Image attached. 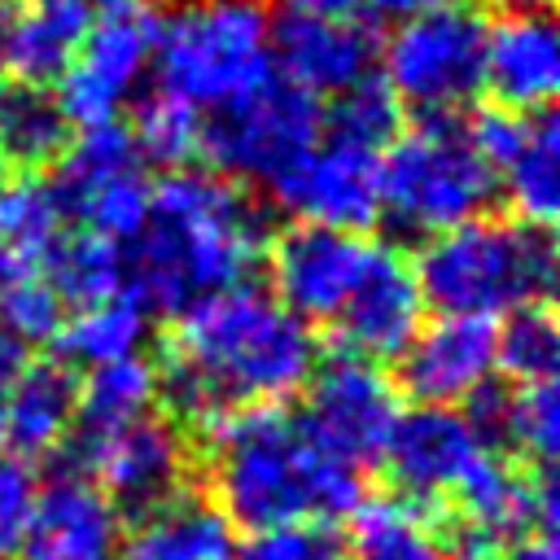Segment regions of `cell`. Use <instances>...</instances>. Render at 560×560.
Instances as JSON below:
<instances>
[{"label":"cell","instance_id":"cell-22","mask_svg":"<svg viewBox=\"0 0 560 560\" xmlns=\"http://www.w3.org/2000/svg\"><path fill=\"white\" fill-rule=\"evenodd\" d=\"M74 398H79V381L70 372V363L61 359H26L9 407H4V424H0V442L18 455H48L70 438L74 424Z\"/></svg>","mask_w":560,"mask_h":560},{"label":"cell","instance_id":"cell-32","mask_svg":"<svg viewBox=\"0 0 560 560\" xmlns=\"http://www.w3.org/2000/svg\"><path fill=\"white\" fill-rule=\"evenodd\" d=\"M494 363L512 381H542L556 376L560 363V328L547 302H529L508 311V324L494 328Z\"/></svg>","mask_w":560,"mask_h":560},{"label":"cell","instance_id":"cell-11","mask_svg":"<svg viewBox=\"0 0 560 560\" xmlns=\"http://www.w3.org/2000/svg\"><path fill=\"white\" fill-rule=\"evenodd\" d=\"M158 26V0H101L92 9V22L70 66L57 74V105L70 127L109 122L127 109V101L136 96L140 79L153 66Z\"/></svg>","mask_w":560,"mask_h":560},{"label":"cell","instance_id":"cell-14","mask_svg":"<svg viewBox=\"0 0 560 560\" xmlns=\"http://www.w3.org/2000/svg\"><path fill=\"white\" fill-rule=\"evenodd\" d=\"M271 293L306 324H332L346 298L354 293L372 241L350 228L328 223H293L276 241H267Z\"/></svg>","mask_w":560,"mask_h":560},{"label":"cell","instance_id":"cell-40","mask_svg":"<svg viewBox=\"0 0 560 560\" xmlns=\"http://www.w3.org/2000/svg\"><path fill=\"white\" fill-rule=\"evenodd\" d=\"M503 560H560V547H556V529H529L525 538H516L508 547Z\"/></svg>","mask_w":560,"mask_h":560},{"label":"cell","instance_id":"cell-12","mask_svg":"<svg viewBox=\"0 0 560 560\" xmlns=\"http://www.w3.org/2000/svg\"><path fill=\"white\" fill-rule=\"evenodd\" d=\"M306 407L302 424L306 433L346 464H372L385 451V438L398 420V385L381 368V359L341 350L332 359H315L306 376Z\"/></svg>","mask_w":560,"mask_h":560},{"label":"cell","instance_id":"cell-16","mask_svg":"<svg viewBox=\"0 0 560 560\" xmlns=\"http://www.w3.org/2000/svg\"><path fill=\"white\" fill-rule=\"evenodd\" d=\"M74 464L92 472V481L114 499V508H127L136 516L179 499L192 468L184 433L158 416H140L127 429L101 438L96 446L79 451Z\"/></svg>","mask_w":560,"mask_h":560},{"label":"cell","instance_id":"cell-20","mask_svg":"<svg viewBox=\"0 0 560 560\" xmlns=\"http://www.w3.org/2000/svg\"><path fill=\"white\" fill-rule=\"evenodd\" d=\"M376 35L359 18H302L284 13L271 26V61L280 74L311 96H337L372 74L376 66Z\"/></svg>","mask_w":560,"mask_h":560},{"label":"cell","instance_id":"cell-8","mask_svg":"<svg viewBox=\"0 0 560 560\" xmlns=\"http://www.w3.org/2000/svg\"><path fill=\"white\" fill-rule=\"evenodd\" d=\"M319 96L271 70L262 83L201 118V153L210 158V171L228 179L271 184L289 162H298L319 140Z\"/></svg>","mask_w":560,"mask_h":560},{"label":"cell","instance_id":"cell-13","mask_svg":"<svg viewBox=\"0 0 560 560\" xmlns=\"http://www.w3.org/2000/svg\"><path fill=\"white\" fill-rule=\"evenodd\" d=\"M267 188L302 223L359 232L381 214V149L319 131V140Z\"/></svg>","mask_w":560,"mask_h":560},{"label":"cell","instance_id":"cell-43","mask_svg":"<svg viewBox=\"0 0 560 560\" xmlns=\"http://www.w3.org/2000/svg\"><path fill=\"white\" fill-rule=\"evenodd\" d=\"M18 271V258H13V249L4 245V236H0V289H4V280Z\"/></svg>","mask_w":560,"mask_h":560},{"label":"cell","instance_id":"cell-28","mask_svg":"<svg viewBox=\"0 0 560 560\" xmlns=\"http://www.w3.org/2000/svg\"><path fill=\"white\" fill-rule=\"evenodd\" d=\"M346 560H446L438 525L420 512V503L389 494L363 499L350 512Z\"/></svg>","mask_w":560,"mask_h":560},{"label":"cell","instance_id":"cell-34","mask_svg":"<svg viewBox=\"0 0 560 560\" xmlns=\"http://www.w3.org/2000/svg\"><path fill=\"white\" fill-rule=\"evenodd\" d=\"M144 162H162V166H188L201 153V114L184 101H171L162 92H153L131 127Z\"/></svg>","mask_w":560,"mask_h":560},{"label":"cell","instance_id":"cell-6","mask_svg":"<svg viewBox=\"0 0 560 560\" xmlns=\"http://www.w3.org/2000/svg\"><path fill=\"white\" fill-rule=\"evenodd\" d=\"M494 192V166L455 114H424V122L398 131L381 153V214L398 232L433 236L468 223L486 214Z\"/></svg>","mask_w":560,"mask_h":560},{"label":"cell","instance_id":"cell-41","mask_svg":"<svg viewBox=\"0 0 560 560\" xmlns=\"http://www.w3.org/2000/svg\"><path fill=\"white\" fill-rule=\"evenodd\" d=\"M433 4H442V0H368V9H376V13H381V18H389V22L416 18V13L433 9Z\"/></svg>","mask_w":560,"mask_h":560},{"label":"cell","instance_id":"cell-9","mask_svg":"<svg viewBox=\"0 0 560 560\" xmlns=\"http://www.w3.org/2000/svg\"><path fill=\"white\" fill-rule=\"evenodd\" d=\"M451 516L438 521L446 560H503L529 529H556L551 464H512L486 451L451 494Z\"/></svg>","mask_w":560,"mask_h":560},{"label":"cell","instance_id":"cell-26","mask_svg":"<svg viewBox=\"0 0 560 560\" xmlns=\"http://www.w3.org/2000/svg\"><path fill=\"white\" fill-rule=\"evenodd\" d=\"M92 9H96L92 0H18L4 70H13L22 83L57 79L70 66L92 22Z\"/></svg>","mask_w":560,"mask_h":560},{"label":"cell","instance_id":"cell-27","mask_svg":"<svg viewBox=\"0 0 560 560\" xmlns=\"http://www.w3.org/2000/svg\"><path fill=\"white\" fill-rule=\"evenodd\" d=\"M144 337H149V306L131 289H122V293L74 306L70 319H61L52 341L61 346V363L96 368V363L140 354Z\"/></svg>","mask_w":560,"mask_h":560},{"label":"cell","instance_id":"cell-5","mask_svg":"<svg viewBox=\"0 0 560 560\" xmlns=\"http://www.w3.org/2000/svg\"><path fill=\"white\" fill-rule=\"evenodd\" d=\"M149 70L162 96L219 109L276 70L271 18L258 0H184L162 13Z\"/></svg>","mask_w":560,"mask_h":560},{"label":"cell","instance_id":"cell-25","mask_svg":"<svg viewBox=\"0 0 560 560\" xmlns=\"http://www.w3.org/2000/svg\"><path fill=\"white\" fill-rule=\"evenodd\" d=\"M499 188L508 192L516 219L551 228L560 210V127L551 109L521 114V131L512 149L494 166Z\"/></svg>","mask_w":560,"mask_h":560},{"label":"cell","instance_id":"cell-1","mask_svg":"<svg viewBox=\"0 0 560 560\" xmlns=\"http://www.w3.org/2000/svg\"><path fill=\"white\" fill-rule=\"evenodd\" d=\"M153 368L158 398L206 433L228 411L298 394L315 368V337L276 293L241 280L184 306Z\"/></svg>","mask_w":560,"mask_h":560},{"label":"cell","instance_id":"cell-33","mask_svg":"<svg viewBox=\"0 0 560 560\" xmlns=\"http://www.w3.org/2000/svg\"><path fill=\"white\" fill-rule=\"evenodd\" d=\"M398 127H402V105L389 92V83L376 79V74H368L354 88L337 92L332 96V109L324 114V131L346 136V140L368 144V149H381V153L398 136Z\"/></svg>","mask_w":560,"mask_h":560},{"label":"cell","instance_id":"cell-35","mask_svg":"<svg viewBox=\"0 0 560 560\" xmlns=\"http://www.w3.org/2000/svg\"><path fill=\"white\" fill-rule=\"evenodd\" d=\"M61 319H66V302L48 284L44 271H13L4 280V289H0V324L22 346L52 341L57 328H61Z\"/></svg>","mask_w":560,"mask_h":560},{"label":"cell","instance_id":"cell-36","mask_svg":"<svg viewBox=\"0 0 560 560\" xmlns=\"http://www.w3.org/2000/svg\"><path fill=\"white\" fill-rule=\"evenodd\" d=\"M241 560H346V542L328 521H289L254 529Z\"/></svg>","mask_w":560,"mask_h":560},{"label":"cell","instance_id":"cell-4","mask_svg":"<svg viewBox=\"0 0 560 560\" xmlns=\"http://www.w3.org/2000/svg\"><path fill=\"white\" fill-rule=\"evenodd\" d=\"M416 280L424 302L446 315H508L529 302H547L556 289L551 228L525 219H468L424 236L416 254Z\"/></svg>","mask_w":560,"mask_h":560},{"label":"cell","instance_id":"cell-21","mask_svg":"<svg viewBox=\"0 0 560 560\" xmlns=\"http://www.w3.org/2000/svg\"><path fill=\"white\" fill-rule=\"evenodd\" d=\"M118 542L114 499L83 472H61L39 486L35 521L22 542L26 560H109Z\"/></svg>","mask_w":560,"mask_h":560},{"label":"cell","instance_id":"cell-29","mask_svg":"<svg viewBox=\"0 0 560 560\" xmlns=\"http://www.w3.org/2000/svg\"><path fill=\"white\" fill-rule=\"evenodd\" d=\"M70 140V122L39 83H0V162L4 171H39L57 162Z\"/></svg>","mask_w":560,"mask_h":560},{"label":"cell","instance_id":"cell-37","mask_svg":"<svg viewBox=\"0 0 560 560\" xmlns=\"http://www.w3.org/2000/svg\"><path fill=\"white\" fill-rule=\"evenodd\" d=\"M39 503V472L26 455L0 446V560L18 556Z\"/></svg>","mask_w":560,"mask_h":560},{"label":"cell","instance_id":"cell-3","mask_svg":"<svg viewBox=\"0 0 560 560\" xmlns=\"http://www.w3.org/2000/svg\"><path fill=\"white\" fill-rule=\"evenodd\" d=\"M219 512L241 529L346 521L363 503L359 468L328 455L280 402L228 411L206 433Z\"/></svg>","mask_w":560,"mask_h":560},{"label":"cell","instance_id":"cell-23","mask_svg":"<svg viewBox=\"0 0 560 560\" xmlns=\"http://www.w3.org/2000/svg\"><path fill=\"white\" fill-rule=\"evenodd\" d=\"M122 560H241V538L219 503L179 494L140 516L122 542Z\"/></svg>","mask_w":560,"mask_h":560},{"label":"cell","instance_id":"cell-10","mask_svg":"<svg viewBox=\"0 0 560 560\" xmlns=\"http://www.w3.org/2000/svg\"><path fill=\"white\" fill-rule=\"evenodd\" d=\"M52 188L74 228H88L118 245H131L149 219L153 179L131 127H122L118 118L79 127V136L66 140V149L57 153Z\"/></svg>","mask_w":560,"mask_h":560},{"label":"cell","instance_id":"cell-24","mask_svg":"<svg viewBox=\"0 0 560 560\" xmlns=\"http://www.w3.org/2000/svg\"><path fill=\"white\" fill-rule=\"evenodd\" d=\"M153 402H158V368L149 359L127 354V359L88 368V381L79 385V398H74V424H70L74 455L127 429L131 420L149 416Z\"/></svg>","mask_w":560,"mask_h":560},{"label":"cell","instance_id":"cell-18","mask_svg":"<svg viewBox=\"0 0 560 560\" xmlns=\"http://www.w3.org/2000/svg\"><path fill=\"white\" fill-rule=\"evenodd\" d=\"M402 389L416 402H442L459 407L468 402L490 376L494 363V319L486 315H446L433 324H420L416 337L402 346Z\"/></svg>","mask_w":560,"mask_h":560},{"label":"cell","instance_id":"cell-30","mask_svg":"<svg viewBox=\"0 0 560 560\" xmlns=\"http://www.w3.org/2000/svg\"><path fill=\"white\" fill-rule=\"evenodd\" d=\"M39 271L48 276V284L61 293L66 306H83L127 289V245L96 236L88 228H74V232L66 228L61 241L39 262Z\"/></svg>","mask_w":560,"mask_h":560},{"label":"cell","instance_id":"cell-2","mask_svg":"<svg viewBox=\"0 0 560 560\" xmlns=\"http://www.w3.org/2000/svg\"><path fill=\"white\" fill-rule=\"evenodd\" d=\"M262 206L228 175L175 166L153 184L149 219L127 245V289L149 311H184L232 289L267 249Z\"/></svg>","mask_w":560,"mask_h":560},{"label":"cell","instance_id":"cell-31","mask_svg":"<svg viewBox=\"0 0 560 560\" xmlns=\"http://www.w3.org/2000/svg\"><path fill=\"white\" fill-rule=\"evenodd\" d=\"M61 232H66V210L52 179H44L39 171L0 175V236L13 249L18 267L22 262L39 267L48 249L61 241Z\"/></svg>","mask_w":560,"mask_h":560},{"label":"cell","instance_id":"cell-44","mask_svg":"<svg viewBox=\"0 0 560 560\" xmlns=\"http://www.w3.org/2000/svg\"><path fill=\"white\" fill-rule=\"evenodd\" d=\"M503 9H547L551 0H499Z\"/></svg>","mask_w":560,"mask_h":560},{"label":"cell","instance_id":"cell-17","mask_svg":"<svg viewBox=\"0 0 560 560\" xmlns=\"http://www.w3.org/2000/svg\"><path fill=\"white\" fill-rule=\"evenodd\" d=\"M424 306L429 302L420 293L411 258L385 241H372L363 276L332 324H337V337L346 341V350L368 354V359H398L402 346L416 337Z\"/></svg>","mask_w":560,"mask_h":560},{"label":"cell","instance_id":"cell-19","mask_svg":"<svg viewBox=\"0 0 560 560\" xmlns=\"http://www.w3.org/2000/svg\"><path fill=\"white\" fill-rule=\"evenodd\" d=\"M481 92L512 114L551 109L560 92V35L547 9H508L499 22H486Z\"/></svg>","mask_w":560,"mask_h":560},{"label":"cell","instance_id":"cell-7","mask_svg":"<svg viewBox=\"0 0 560 560\" xmlns=\"http://www.w3.org/2000/svg\"><path fill=\"white\" fill-rule=\"evenodd\" d=\"M486 13L472 0H442L416 18L394 22L376 52L398 105L420 114H455L481 92Z\"/></svg>","mask_w":560,"mask_h":560},{"label":"cell","instance_id":"cell-38","mask_svg":"<svg viewBox=\"0 0 560 560\" xmlns=\"http://www.w3.org/2000/svg\"><path fill=\"white\" fill-rule=\"evenodd\" d=\"M22 363H26V346L0 324V424H4V407H9V394H13Z\"/></svg>","mask_w":560,"mask_h":560},{"label":"cell","instance_id":"cell-42","mask_svg":"<svg viewBox=\"0 0 560 560\" xmlns=\"http://www.w3.org/2000/svg\"><path fill=\"white\" fill-rule=\"evenodd\" d=\"M13 18H18V0H0V74H4V52H9Z\"/></svg>","mask_w":560,"mask_h":560},{"label":"cell","instance_id":"cell-15","mask_svg":"<svg viewBox=\"0 0 560 560\" xmlns=\"http://www.w3.org/2000/svg\"><path fill=\"white\" fill-rule=\"evenodd\" d=\"M490 446L472 429L464 407L420 402L411 411H398L381 464L394 481V490L411 503H446L455 486L468 477V468Z\"/></svg>","mask_w":560,"mask_h":560},{"label":"cell","instance_id":"cell-39","mask_svg":"<svg viewBox=\"0 0 560 560\" xmlns=\"http://www.w3.org/2000/svg\"><path fill=\"white\" fill-rule=\"evenodd\" d=\"M280 9L302 18H359L368 0H280Z\"/></svg>","mask_w":560,"mask_h":560}]
</instances>
